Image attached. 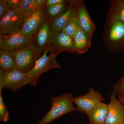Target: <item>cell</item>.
<instances>
[{"label": "cell", "mask_w": 124, "mask_h": 124, "mask_svg": "<svg viewBox=\"0 0 124 124\" xmlns=\"http://www.w3.org/2000/svg\"><path fill=\"white\" fill-rule=\"evenodd\" d=\"M104 46L110 52L118 53L124 49V24L106 20L103 36Z\"/></svg>", "instance_id": "6da1fadb"}, {"label": "cell", "mask_w": 124, "mask_h": 124, "mask_svg": "<svg viewBox=\"0 0 124 124\" xmlns=\"http://www.w3.org/2000/svg\"><path fill=\"white\" fill-rule=\"evenodd\" d=\"M73 98L71 93H64L51 98V108L37 124H48L67 113L77 111L73 106Z\"/></svg>", "instance_id": "7a4b0ae2"}, {"label": "cell", "mask_w": 124, "mask_h": 124, "mask_svg": "<svg viewBox=\"0 0 124 124\" xmlns=\"http://www.w3.org/2000/svg\"><path fill=\"white\" fill-rule=\"evenodd\" d=\"M50 49L47 48L45 50L43 55L37 59L32 69L27 74L32 80V86H36L38 80L42 73L46 72L52 69H59L60 65L56 61V56L58 53L53 52L47 55Z\"/></svg>", "instance_id": "3957f363"}, {"label": "cell", "mask_w": 124, "mask_h": 124, "mask_svg": "<svg viewBox=\"0 0 124 124\" xmlns=\"http://www.w3.org/2000/svg\"><path fill=\"white\" fill-rule=\"evenodd\" d=\"M38 53L35 45L31 42L28 46L11 52L15 60L16 68L27 73L32 69Z\"/></svg>", "instance_id": "277c9868"}, {"label": "cell", "mask_w": 124, "mask_h": 124, "mask_svg": "<svg viewBox=\"0 0 124 124\" xmlns=\"http://www.w3.org/2000/svg\"><path fill=\"white\" fill-rule=\"evenodd\" d=\"M24 17V16L20 8L15 9H10L0 19V36L10 35L19 32L22 26Z\"/></svg>", "instance_id": "5b68a950"}, {"label": "cell", "mask_w": 124, "mask_h": 124, "mask_svg": "<svg viewBox=\"0 0 124 124\" xmlns=\"http://www.w3.org/2000/svg\"><path fill=\"white\" fill-rule=\"evenodd\" d=\"M104 100L101 94L93 88L90 89L86 94L73 98L77 110L86 115L98 103Z\"/></svg>", "instance_id": "8992f818"}, {"label": "cell", "mask_w": 124, "mask_h": 124, "mask_svg": "<svg viewBox=\"0 0 124 124\" xmlns=\"http://www.w3.org/2000/svg\"><path fill=\"white\" fill-rule=\"evenodd\" d=\"M3 85L4 88L16 92L26 85L32 86V82L27 73L15 68L4 72Z\"/></svg>", "instance_id": "52a82bcc"}, {"label": "cell", "mask_w": 124, "mask_h": 124, "mask_svg": "<svg viewBox=\"0 0 124 124\" xmlns=\"http://www.w3.org/2000/svg\"><path fill=\"white\" fill-rule=\"evenodd\" d=\"M32 42L31 38L25 36L20 32L0 36V49L13 52L28 46Z\"/></svg>", "instance_id": "ba28073f"}, {"label": "cell", "mask_w": 124, "mask_h": 124, "mask_svg": "<svg viewBox=\"0 0 124 124\" xmlns=\"http://www.w3.org/2000/svg\"><path fill=\"white\" fill-rule=\"evenodd\" d=\"M44 13L42 9H39L33 13L24 16L19 32L29 38L38 31L44 22Z\"/></svg>", "instance_id": "9c48e42d"}, {"label": "cell", "mask_w": 124, "mask_h": 124, "mask_svg": "<svg viewBox=\"0 0 124 124\" xmlns=\"http://www.w3.org/2000/svg\"><path fill=\"white\" fill-rule=\"evenodd\" d=\"M49 46V48L54 49L55 53L67 51L74 52L73 38L63 32H55L51 31Z\"/></svg>", "instance_id": "30bf717a"}, {"label": "cell", "mask_w": 124, "mask_h": 124, "mask_svg": "<svg viewBox=\"0 0 124 124\" xmlns=\"http://www.w3.org/2000/svg\"><path fill=\"white\" fill-rule=\"evenodd\" d=\"M113 93L108 104V112L105 124H119L124 119V105Z\"/></svg>", "instance_id": "8fae6325"}, {"label": "cell", "mask_w": 124, "mask_h": 124, "mask_svg": "<svg viewBox=\"0 0 124 124\" xmlns=\"http://www.w3.org/2000/svg\"><path fill=\"white\" fill-rule=\"evenodd\" d=\"M80 1H72L69 8L59 17L53 20L51 23V31L55 32L62 31L72 19L77 15Z\"/></svg>", "instance_id": "7c38bea8"}, {"label": "cell", "mask_w": 124, "mask_h": 124, "mask_svg": "<svg viewBox=\"0 0 124 124\" xmlns=\"http://www.w3.org/2000/svg\"><path fill=\"white\" fill-rule=\"evenodd\" d=\"M80 27L92 40L96 27L83 1H80L77 11Z\"/></svg>", "instance_id": "4fadbf2b"}, {"label": "cell", "mask_w": 124, "mask_h": 124, "mask_svg": "<svg viewBox=\"0 0 124 124\" xmlns=\"http://www.w3.org/2000/svg\"><path fill=\"white\" fill-rule=\"evenodd\" d=\"M108 112V104L99 103L88 114L90 124H105Z\"/></svg>", "instance_id": "5bb4252c"}, {"label": "cell", "mask_w": 124, "mask_h": 124, "mask_svg": "<svg viewBox=\"0 0 124 124\" xmlns=\"http://www.w3.org/2000/svg\"><path fill=\"white\" fill-rule=\"evenodd\" d=\"M74 52L78 54H84L91 46V40L79 27L73 38Z\"/></svg>", "instance_id": "9a60e30c"}, {"label": "cell", "mask_w": 124, "mask_h": 124, "mask_svg": "<svg viewBox=\"0 0 124 124\" xmlns=\"http://www.w3.org/2000/svg\"><path fill=\"white\" fill-rule=\"evenodd\" d=\"M51 31V26L48 22L45 21L38 30L36 37L35 46L38 52L48 46Z\"/></svg>", "instance_id": "2e32d148"}, {"label": "cell", "mask_w": 124, "mask_h": 124, "mask_svg": "<svg viewBox=\"0 0 124 124\" xmlns=\"http://www.w3.org/2000/svg\"><path fill=\"white\" fill-rule=\"evenodd\" d=\"M110 7L106 20L117 21L124 24V0L110 1Z\"/></svg>", "instance_id": "e0dca14e"}, {"label": "cell", "mask_w": 124, "mask_h": 124, "mask_svg": "<svg viewBox=\"0 0 124 124\" xmlns=\"http://www.w3.org/2000/svg\"><path fill=\"white\" fill-rule=\"evenodd\" d=\"M0 67L4 72L16 68L15 60L11 52L0 50Z\"/></svg>", "instance_id": "ac0fdd59"}, {"label": "cell", "mask_w": 124, "mask_h": 124, "mask_svg": "<svg viewBox=\"0 0 124 124\" xmlns=\"http://www.w3.org/2000/svg\"><path fill=\"white\" fill-rule=\"evenodd\" d=\"M72 1L64 0L60 4L47 7L46 12L49 16L54 20L62 14L69 8Z\"/></svg>", "instance_id": "d6986e66"}, {"label": "cell", "mask_w": 124, "mask_h": 124, "mask_svg": "<svg viewBox=\"0 0 124 124\" xmlns=\"http://www.w3.org/2000/svg\"><path fill=\"white\" fill-rule=\"evenodd\" d=\"M20 8L24 16L31 14L40 9L36 0H21Z\"/></svg>", "instance_id": "ffe728a7"}, {"label": "cell", "mask_w": 124, "mask_h": 124, "mask_svg": "<svg viewBox=\"0 0 124 124\" xmlns=\"http://www.w3.org/2000/svg\"><path fill=\"white\" fill-rule=\"evenodd\" d=\"M79 27V19L77 15L67 24L62 30V31L71 38H73L74 35Z\"/></svg>", "instance_id": "44dd1931"}, {"label": "cell", "mask_w": 124, "mask_h": 124, "mask_svg": "<svg viewBox=\"0 0 124 124\" xmlns=\"http://www.w3.org/2000/svg\"><path fill=\"white\" fill-rule=\"evenodd\" d=\"M9 117L8 111L2 99V91L0 90V121L2 122H7Z\"/></svg>", "instance_id": "7402d4cb"}, {"label": "cell", "mask_w": 124, "mask_h": 124, "mask_svg": "<svg viewBox=\"0 0 124 124\" xmlns=\"http://www.w3.org/2000/svg\"><path fill=\"white\" fill-rule=\"evenodd\" d=\"M113 88L117 97H124V76L114 85Z\"/></svg>", "instance_id": "603a6c76"}, {"label": "cell", "mask_w": 124, "mask_h": 124, "mask_svg": "<svg viewBox=\"0 0 124 124\" xmlns=\"http://www.w3.org/2000/svg\"><path fill=\"white\" fill-rule=\"evenodd\" d=\"M7 4V0H0V19H1L9 10Z\"/></svg>", "instance_id": "cb8c5ba5"}, {"label": "cell", "mask_w": 124, "mask_h": 124, "mask_svg": "<svg viewBox=\"0 0 124 124\" xmlns=\"http://www.w3.org/2000/svg\"><path fill=\"white\" fill-rule=\"evenodd\" d=\"M21 0H8L7 4L10 10L20 8Z\"/></svg>", "instance_id": "d4e9b609"}, {"label": "cell", "mask_w": 124, "mask_h": 124, "mask_svg": "<svg viewBox=\"0 0 124 124\" xmlns=\"http://www.w3.org/2000/svg\"><path fill=\"white\" fill-rule=\"evenodd\" d=\"M64 1V0H46V7H50L60 4Z\"/></svg>", "instance_id": "484cf974"}, {"label": "cell", "mask_w": 124, "mask_h": 124, "mask_svg": "<svg viewBox=\"0 0 124 124\" xmlns=\"http://www.w3.org/2000/svg\"><path fill=\"white\" fill-rule=\"evenodd\" d=\"M4 72L0 69V90L2 91V89L4 88L3 85V75Z\"/></svg>", "instance_id": "4316f807"}, {"label": "cell", "mask_w": 124, "mask_h": 124, "mask_svg": "<svg viewBox=\"0 0 124 124\" xmlns=\"http://www.w3.org/2000/svg\"><path fill=\"white\" fill-rule=\"evenodd\" d=\"M46 0H36V2L39 8L42 9L43 7L46 4Z\"/></svg>", "instance_id": "83f0119b"}, {"label": "cell", "mask_w": 124, "mask_h": 124, "mask_svg": "<svg viewBox=\"0 0 124 124\" xmlns=\"http://www.w3.org/2000/svg\"><path fill=\"white\" fill-rule=\"evenodd\" d=\"M117 98L124 105V97H117Z\"/></svg>", "instance_id": "f1b7e54d"}, {"label": "cell", "mask_w": 124, "mask_h": 124, "mask_svg": "<svg viewBox=\"0 0 124 124\" xmlns=\"http://www.w3.org/2000/svg\"><path fill=\"white\" fill-rule=\"evenodd\" d=\"M119 124H124V119L123 120V121L122 122H121Z\"/></svg>", "instance_id": "f546056e"}, {"label": "cell", "mask_w": 124, "mask_h": 124, "mask_svg": "<svg viewBox=\"0 0 124 124\" xmlns=\"http://www.w3.org/2000/svg\"></svg>", "instance_id": "4dcf8cb0"}]
</instances>
